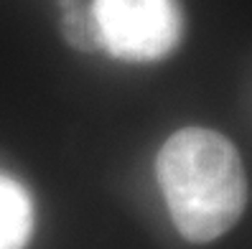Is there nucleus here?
Listing matches in <instances>:
<instances>
[{
  "instance_id": "f03ea898",
  "label": "nucleus",
  "mask_w": 252,
  "mask_h": 249,
  "mask_svg": "<svg viewBox=\"0 0 252 249\" xmlns=\"http://www.w3.org/2000/svg\"><path fill=\"white\" fill-rule=\"evenodd\" d=\"M90 10L102 51L117 61H158L184 38L179 0H94Z\"/></svg>"
},
{
  "instance_id": "7ed1b4c3",
  "label": "nucleus",
  "mask_w": 252,
  "mask_h": 249,
  "mask_svg": "<svg viewBox=\"0 0 252 249\" xmlns=\"http://www.w3.org/2000/svg\"><path fill=\"white\" fill-rule=\"evenodd\" d=\"M33 234V203L28 191L0 173V249H26Z\"/></svg>"
},
{
  "instance_id": "f257e3e1",
  "label": "nucleus",
  "mask_w": 252,
  "mask_h": 249,
  "mask_svg": "<svg viewBox=\"0 0 252 249\" xmlns=\"http://www.w3.org/2000/svg\"><path fill=\"white\" fill-rule=\"evenodd\" d=\"M156 178L176 231L191 244L227 234L247 206V173L234 142L209 127H184L160 145Z\"/></svg>"
},
{
  "instance_id": "20e7f679",
  "label": "nucleus",
  "mask_w": 252,
  "mask_h": 249,
  "mask_svg": "<svg viewBox=\"0 0 252 249\" xmlns=\"http://www.w3.org/2000/svg\"><path fill=\"white\" fill-rule=\"evenodd\" d=\"M62 31H64V38L69 41V46H74L77 51H87V54L102 51L92 10H84L77 3H69L62 18Z\"/></svg>"
}]
</instances>
